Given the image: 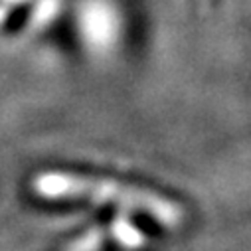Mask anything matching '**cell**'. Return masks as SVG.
<instances>
[{"instance_id": "obj_1", "label": "cell", "mask_w": 251, "mask_h": 251, "mask_svg": "<svg viewBox=\"0 0 251 251\" xmlns=\"http://www.w3.org/2000/svg\"><path fill=\"white\" fill-rule=\"evenodd\" d=\"M32 190L46 200L91 202L99 206H117L127 212H139L168 227H176L184 220L182 208L170 198L160 196L154 190L105 176L50 170L32 180Z\"/></svg>"}, {"instance_id": "obj_2", "label": "cell", "mask_w": 251, "mask_h": 251, "mask_svg": "<svg viewBox=\"0 0 251 251\" xmlns=\"http://www.w3.org/2000/svg\"><path fill=\"white\" fill-rule=\"evenodd\" d=\"M107 243H121L123 247L135 249L143 245L145 239L137 227L129 226L127 222H117V224H111L109 227H95L81 233L79 237L70 241L61 251H101Z\"/></svg>"}]
</instances>
